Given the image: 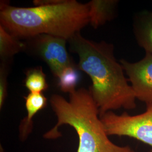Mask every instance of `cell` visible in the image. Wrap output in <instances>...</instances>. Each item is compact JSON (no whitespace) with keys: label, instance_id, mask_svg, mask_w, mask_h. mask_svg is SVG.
Segmentation results:
<instances>
[{"label":"cell","instance_id":"cell-1","mask_svg":"<svg viewBox=\"0 0 152 152\" xmlns=\"http://www.w3.org/2000/svg\"><path fill=\"white\" fill-rule=\"evenodd\" d=\"M71 51L78 56V68L91 78L89 89L96 104L100 117L120 108L136 107V96L125 77L120 61L114 57L113 46L96 42L77 33L68 40Z\"/></svg>","mask_w":152,"mask_h":152},{"label":"cell","instance_id":"cell-2","mask_svg":"<svg viewBox=\"0 0 152 152\" xmlns=\"http://www.w3.org/2000/svg\"><path fill=\"white\" fill-rule=\"evenodd\" d=\"M33 4V7H22L1 2V26L20 39L48 34L68 41L90 24L87 3L50 0Z\"/></svg>","mask_w":152,"mask_h":152},{"label":"cell","instance_id":"cell-3","mask_svg":"<svg viewBox=\"0 0 152 152\" xmlns=\"http://www.w3.org/2000/svg\"><path fill=\"white\" fill-rule=\"evenodd\" d=\"M69 94V100L58 94L51 96L50 103L58 121L44 134V139L59 138V128L69 125L78 136L77 152H135L129 146L117 145L109 139L89 90L81 88Z\"/></svg>","mask_w":152,"mask_h":152},{"label":"cell","instance_id":"cell-4","mask_svg":"<svg viewBox=\"0 0 152 152\" xmlns=\"http://www.w3.org/2000/svg\"><path fill=\"white\" fill-rule=\"evenodd\" d=\"M146 105V110L141 114L131 115L124 112L119 115L109 111L100 116L107 135L130 137L152 149V103Z\"/></svg>","mask_w":152,"mask_h":152},{"label":"cell","instance_id":"cell-5","mask_svg":"<svg viewBox=\"0 0 152 152\" xmlns=\"http://www.w3.org/2000/svg\"><path fill=\"white\" fill-rule=\"evenodd\" d=\"M28 40L35 53L48 65L56 77H58L66 68L74 65L66 48L65 39L41 34Z\"/></svg>","mask_w":152,"mask_h":152},{"label":"cell","instance_id":"cell-6","mask_svg":"<svg viewBox=\"0 0 152 152\" xmlns=\"http://www.w3.org/2000/svg\"><path fill=\"white\" fill-rule=\"evenodd\" d=\"M129 77L137 99L145 103H152V54L146 53L141 60L130 63L119 61Z\"/></svg>","mask_w":152,"mask_h":152},{"label":"cell","instance_id":"cell-7","mask_svg":"<svg viewBox=\"0 0 152 152\" xmlns=\"http://www.w3.org/2000/svg\"><path fill=\"white\" fill-rule=\"evenodd\" d=\"M27 115L22 120L19 126V138L25 141L31 134L33 129V118L47 105L48 100L42 93H29L24 97Z\"/></svg>","mask_w":152,"mask_h":152},{"label":"cell","instance_id":"cell-8","mask_svg":"<svg viewBox=\"0 0 152 152\" xmlns=\"http://www.w3.org/2000/svg\"><path fill=\"white\" fill-rule=\"evenodd\" d=\"M118 3L117 0H92L87 2L91 26L96 29L111 20Z\"/></svg>","mask_w":152,"mask_h":152},{"label":"cell","instance_id":"cell-9","mask_svg":"<svg viewBox=\"0 0 152 152\" xmlns=\"http://www.w3.org/2000/svg\"><path fill=\"white\" fill-rule=\"evenodd\" d=\"M134 32L137 44L146 53L152 54V12L138 14L134 21Z\"/></svg>","mask_w":152,"mask_h":152},{"label":"cell","instance_id":"cell-10","mask_svg":"<svg viewBox=\"0 0 152 152\" xmlns=\"http://www.w3.org/2000/svg\"><path fill=\"white\" fill-rule=\"evenodd\" d=\"M26 48V44L0 25V57L4 62Z\"/></svg>","mask_w":152,"mask_h":152},{"label":"cell","instance_id":"cell-11","mask_svg":"<svg viewBox=\"0 0 152 152\" xmlns=\"http://www.w3.org/2000/svg\"><path fill=\"white\" fill-rule=\"evenodd\" d=\"M25 86L30 93L40 94L48 88L46 75L42 67L37 66L29 69L26 73Z\"/></svg>","mask_w":152,"mask_h":152},{"label":"cell","instance_id":"cell-12","mask_svg":"<svg viewBox=\"0 0 152 152\" xmlns=\"http://www.w3.org/2000/svg\"><path fill=\"white\" fill-rule=\"evenodd\" d=\"M58 78L60 90L63 92L70 94L76 90L80 76L75 66L73 65L66 68Z\"/></svg>","mask_w":152,"mask_h":152},{"label":"cell","instance_id":"cell-13","mask_svg":"<svg viewBox=\"0 0 152 152\" xmlns=\"http://www.w3.org/2000/svg\"><path fill=\"white\" fill-rule=\"evenodd\" d=\"M7 69L5 62L1 66L0 69V108H2L7 96Z\"/></svg>","mask_w":152,"mask_h":152},{"label":"cell","instance_id":"cell-14","mask_svg":"<svg viewBox=\"0 0 152 152\" xmlns=\"http://www.w3.org/2000/svg\"><path fill=\"white\" fill-rule=\"evenodd\" d=\"M148 152H152V149H151V150H150V151H149Z\"/></svg>","mask_w":152,"mask_h":152}]
</instances>
